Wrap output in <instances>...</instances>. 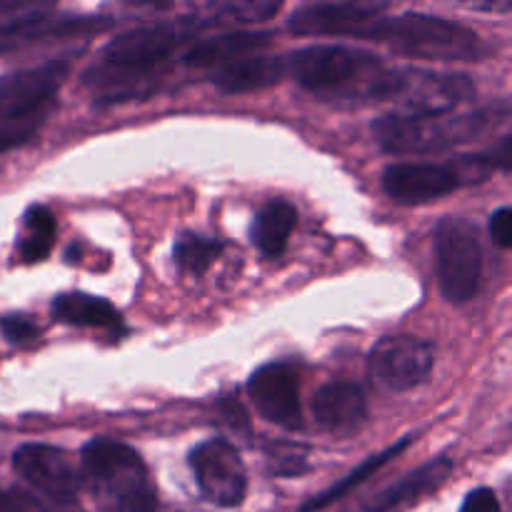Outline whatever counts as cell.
Returning <instances> with one entry per match:
<instances>
[{"label": "cell", "instance_id": "2", "mask_svg": "<svg viewBox=\"0 0 512 512\" xmlns=\"http://www.w3.org/2000/svg\"><path fill=\"white\" fill-rule=\"evenodd\" d=\"M215 23L218 20L210 15L205 20L180 18L125 30L100 50L98 60L85 70L83 83L108 103L133 98L140 85L158 78L173 63V55L183 45H188L190 40H195V35Z\"/></svg>", "mask_w": 512, "mask_h": 512}, {"label": "cell", "instance_id": "20", "mask_svg": "<svg viewBox=\"0 0 512 512\" xmlns=\"http://www.w3.org/2000/svg\"><path fill=\"white\" fill-rule=\"evenodd\" d=\"M295 220H298V213L288 200H270L255 213L253 225H250V240L263 255L278 258L288 245Z\"/></svg>", "mask_w": 512, "mask_h": 512}, {"label": "cell", "instance_id": "3", "mask_svg": "<svg viewBox=\"0 0 512 512\" xmlns=\"http://www.w3.org/2000/svg\"><path fill=\"white\" fill-rule=\"evenodd\" d=\"M508 103L468 110V113L408 115L390 113L373 123L380 150L388 155H433L483 138L508 120Z\"/></svg>", "mask_w": 512, "mask_h": 512}, {"label": "cell", "instance_id": "11", "mask_svg": "<svg viewBox=\"0 0 512 512\" xmlns=\"http://www.w3.org/2000/svg\"><path fill=\"white\" fill-rule=\"evenodd\" d=\"M108 25V18H93V15H65L53 13L50 8L30 10L28 15L0 20V55L30 48L43 40L100 33Z\"/></svg>", "mask_w": 512, "mask_h": 512}, {"label": "cell", "instance_id": "12", "mask_svg": "<svg viewBox=\"0 0 512 512\" xmlns=\"http://www.w3.org/2000/svg\"><path fill=\"white\" fill-rule=\"evenodd\" d=\"M248 395L268 423L285 430H303L300 380L290 363H265L250 375Z\"/></svg>", "mask_w": 512, "mask_h": 512}, {"label": "cell", "instance_id": "24", "mask_svg": "<svg viewBox=\"0 0 512 512\" xmlns=\"http://www.w3.org/2000/svg\"><path fill=\"white\" fill-rule=\"evenodd\" d=\"M0 512H83L80 505H58L18 488H0Z\"/></svg>", "mask_w": 512, "mask_h": 512}, {"label": "cell", "instance_id": "7", "mask_svg": "<svg viewBox=\"0 0 512 512\" xmlns=\"http://www.w3.org/2000/svg\"><path fill=\"white\" fill-rule=\"evenodd\" d=\"M435 268L440 293L448 303L463 305L478 295L483 283V245L473 223L443 218L435 225Z\"/></svg>", "mask_w": 512, "mask_h": 512}, {"label": "cell", "instance_id": "9", "mask_svg": "<svg viewBox=\"0 0 512 512\" xmlns=\"http://www.w3.org/2000/svg\"><path fill=\"white\" fill-rule=\"evenodd\" d=\"M370 375L390 393H408L428 380L435 365V350L428 340L415 335L383 338L370 350Z\"/></svg>", "mask_w": 512, "mask_h": 512}, {"label": "cell", "instance_id": "27", "mask_svg": "<svg viewBox=\"0 0 512 512\" xmlns=\"http://www.w3.org/2000/svg\"><path fill=\"white\" fill-rule=\"evenodd\" d=\"M460 512H503V508H500V500L493 490L478 488L473 490V493H468Z\"/></svg>", "mask_w": 512, "mask_h": 512}, {"label": "cell", "instance_id": "6", "mask_svg": "<svg viewBox=\"0 0 512 512\" xmlns=\"http://www.w3.org/2000/svg\"><path fill=\"white\" fill-rule=\"evenodd\" d=\"M70 68L73 63L65 55L0 78V153L25 145L38 133Z\"/></svg>", "mask_w": 512, "mask_h": 512}, {"label": "cell", "instance_id": "22", "mask_svg": "<svg viewBox=\"0 0 512 512\" xmlns=\"http://www.w3.org/2000/svg\"><path fill=\"white\" fill-rule=\"evenodd\" d=\"M55 240V218L45 205H30L23 215L18 253L25 263H40L50 255Z\"/></svg>", "mask_w": 512, "mask_h": 512}, {"label": "cell", "instance_id": "19", "mask_svg": "<svg viewBox=\"0 0 512 512\" xmlns=\"http://www.w3.org/2000/svg\"><path fill=\"white\" fill-rule=\"evenodd\" d=\"M50 313L60 323L78 325V328L113 330L120 325V313L115 310V305L88 293H60L50 303Z\"/></svg>", "mask_w": 512, "mask_h": 512}, {"label": "cell", "instance_id": "14", "mask_svg": "<svg viewBox=\"0 0 512 512\" xmlns=\"http://www.w3.org/2000/svg\"><path fill=\"white\" fill-rule=\"evenodd\" d=\"M383 188L398 203L420 205L463 188L453 163H393L383 173Z\"/></svg>", "mask_w": 512, "mask_h": 512}, {"label": "cell", "instance_id": "21", "mask_svg": "<svg viewBox=\"0 0 512 512\" xmlns=\"http://www.w3.org/2000/svg\"><path fill=\"white\" fill-rule=\"evenodd\" d=\"M408 445H410V438H403L398 445H393V448H385L383 453L370 455V458L365 460L363 465H358V468H355L353 473H348L343 480H338V483H335V485H330L328 490H323V493H318V495H315V498H310L308 503H305L303 508H300V512H320V510L328 508L330 503H335V500L345 498V495H348L350 490L358 488V485H363L368 478H373V475L378 473V470L383 468V465L388 463L390 458H395V455L403 453V450L408 448Z\"/></svg>", "mask_w": 512, "mask_h": 512}, {"label": "cell", "instance_id": "16", "mask_svg": "<svg viewBox=\"0 0 512 512\" xmlns=\"http://www.w3.org/2000/svg\"><path fill=\"white\" fill-rule=\"evenodd\" d=\"M365 415H368V400L358 383L335 380L313 395V418L328 433H353L365 423Z\"/></svg>", "mask_w": 512, "mask_h": 512}, {"label": "cell", "instance_id": "5", "mask_svg": "<svg viewBox=\"0 0 512 512\" xmlns=\"http://www.w3.org/2000/svg\"><path fill=\"white\" fill-rule=\"evenodd\" d=\"M83 485L98 500V512H158L143 458L125 443L95 438L80 453Z\"/></svg>", "mask_w": 512, "mask_h": 512}, {"label": "cell", "instance_id": "23", "mask_svg": "<svg viewBox=\"0 0 512 512\" xmlns=\"http://www.w3.org/2000/svg\"><path fill=\"white\" fill-rule=\"evenodd\" d=\"M223 248H225L223 240L218 238L183 233L173 248V260L180 270H185V273L203 275L205 270L213 265V260H218V255L223 253Z\"/></svg>", "mask_w": 512, "mask_h": 512}, {"label": "cell", "instance_id": "15", "mask_svg": "<svg viewBox=\"0 0 512 512\" xmlns=\"http://www.w3.org/2000/svg\"><path fill=\"white\" fill-rule=\"evenodd\" d=\"M453 460L435 458L430 463L420 465L413 473L403 475L393 485H385L383 490L370 495L365 503H360L353 512H408L418 505L425 495L435 493L453 473Z\"/></svg>", "mask_w": 512, "mask_h": 512}, {"label": "cell", "instance_id": "13", "mask_svg": "<svg viewBox=\"0 0 512 512\" xmlns=\"http://www.w3.org/2000/svg\"><path fill=\"white\" fill-rule=\"evenodd\" d=\"M388 3L348 0V3H305L290 13L288 28L298 35H348L360 38L373 20L388 10Z\"/></svg>", "mask_w": 512, "mask_h": 512}, {"label": "cell", "instance_id": "8", "mask_svg": "<svg viewBox=\"0 0 512 512\" xmlns=\"http://www.w3.org/2000/svg\"><path fill=\"white\" fill-rule=\"evenodd\" d=\"M190 470L205 500L218 508H238L248 495V473L228 440H203L190 450Z\"/></svg>", "mask_w": 512, "mask_h": 512}, {"label": "cell", "instance_id": "10", "mask_svg": "<svg viewBox=\"0 0 512 512\" xmlns=\"http://www.w3.org/2000/svg\"><path fill=\"white\" fill-rule=\"evenodd\" d=\"M13 470L30 488L38 490L40 498L58 505L78 503L83 475L80 470H75L73 460L65 450L43 443L23 445L15 450Z\"/></svg>", "mask_w": 512, "mask_h": 512}, {"label": "cell", "instance_id": "1", "mask_svg": "<svg viewBox=\"0 0 512 512\" xmlns=\"http://www.w3.org/2000/svg\"><path fill=\"white\" fill-rule=\"evenodd\" d=\"M295 83L338 105L403 103L413 68H390L383 58L350 45H310L285 60Z\"/></svg>", "mask_w": 512, "mask_h": 512}, {"label": "cell", "instance_id": "4", "mask_svg": "<svg viewBox=\"0 0 512 512\" xmlns=\"http://www.w3.org/2000/svg\"><path fill=\"white\" fill-rule=\"evenodd\" d=\"M360 38L390 45L395 53L408 58L440 63L480 60L488 55V45L468 25L425 13H400L390 18L380 15L360 33Z\"/></svg>", "mask_w": 512, "mask_h": 512}, {"label": "cell", "instance_id": "18", "mask_svg": "<svg viewBox=\"0 0 512 512\" xmlns=\"http://www.w3.org/2000/svg\"><path fill=\"white\" fill-rule=\"evenodd\" d=\"M285 75V60L270 58V55H248L235 63L223 65V68L213 70V85L220 93L238 95V93H253V90L270 88V85L280 83Z\"/></svg>", "mask_w": 512, "mask_h": 512}, {"label": "cell", "instance_id": "25", "mask_svg": "<svg viewBox=\"0 0 512 512\" xmlns=\"http://www.w3.org/2000/svg\"><path fill=\"white\" fill-rule=\"evenodd\" d=\"M0 333L13 345H30L38 340L40 330L28 315H3L0 318Z\"/></svg>", "mask_w": 512, "mask_h": 512}, {"label": "cell", "instance_id": "17", "mask_svg": "<svg viewBox=\"0 0 512 512\" xmlns=\"http://www.w3.org/2000/svg\"><path fill=\"white\" fill-rule=\"evenodd\" d=\"M270 43H273V35L265 33V30H233V33L215 35V38L193 43V48L183 53V63L188 68L218 70L240 58L263 53Z\"/></svg>", "mask_w": 512, "mask_h": 512}, {"label": "cell", "instance_id": "26", "mask_svg": "<svg viewBox=\"0 0 512 512\" xmlns=\"http://www.w3.org/2000/svg\"><path fill=\"white\" fill-rule=\"evenodd\" d=\"M490 238L498 248H510L512 245V210L500 208L490 215Z\"/></svg>", "mask_w": 512, "mask_h": 512}]
</instances>
